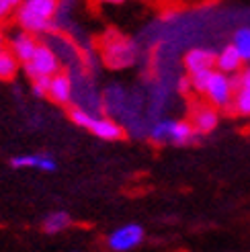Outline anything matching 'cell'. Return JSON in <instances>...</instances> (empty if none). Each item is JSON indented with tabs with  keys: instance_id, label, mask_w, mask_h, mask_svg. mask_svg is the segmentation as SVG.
Masks as SVG:
<instances>
[{
	"instance_id": "6da1fadb",
	"label": "cell",
	"mask_w": 250,
	"mask_h": 252,
	"mask_svg": "<svg viewBox=\"0 0 250 252\" xmlns=\"http://www.w3.org/2000/svg\"><path fill=\"white\" fill-rule=\"evenodd\" d=\"M199 137L189 119H160L150 127V140L158 146H187Z\"/></svg>"
},
{
	"instance_id": "7a4b0ae2",
	"label": "cell",
	"mask_w": 250,
	"mask_h": 252,
	"mask_svg": "<svg viewBox=\"0 0 250 252\" xmlns=\"http://www.w3.org/2000/svg\"><path fill=\"white\" fill-rule=\"evenodd\" d=\"M201 96H203L205 103L216 107L218 111L230 113L232 100H234V76H228V74H221V72L214 70L205 88H203Z\"/></svg>"
},
{
	"instance_id": "3957f363",
	"label": "cell",
	"mask_w": 250,
	"mask_h": 252,
	"mask_svg": "<svg viewBox=\"0 0 250 252\" xmlns=\"http://www.w3.org/2000/svg\"><path fill=\"white\" fill-rule=\"evenodd\" d=\"M25 72L29 74L31 80L54 78L56 74H60V60H58V56L47 45L39 43L33 60L29 62V64H25Z\"/></svg>"
},
{
	"instance_id": "277c9868",
	"label": "cell",
	"mask_w": 250,
	"mask_h": 252,
	"mask_svg": "<svg viewBox=\"0 0 250 252\" xmlns=\"http://www.w3.org/2000/svg\"><path fill=\"white\" fill-rule=\"evenodd\" d=\"M144 238L146 232L140 223H125L107 236V246L111 252H129L140 246Z\"/></svg>"
},
{
	"instance_id": "5b68a950",
	"label": "cell",
	"mask_w": 250,
	"mask_h": 252,
	"mask_svg": "<svg viewBox=\"0 0 250 252\" xmlns=\"http://www.w3.org/2000/svg\"><path fill=\"white\" fill-rule=\"evenodd\" d=\"M219 113L221 111L211 107L209 103H205V100H197V103L191 107L189 123L193 125L197 135H207L219 125Z\"/></svg>"
},
{
	"instance_id": "8992f818",
	"label": "cell",
	"mask_w": 250,
	"mask_h": 252,
	"mask_svg": "<svg viewBox=\"0 0 250 252\" xmlns=\"http://www.w3.org/2000/svg\"><path fill=\"white\" fill-rule=\"evenodd\" d=\"M230 115L234 117H250V66L234 76V100Z\"/></svg>"
},
{
	"instance_id": "52a82bcc",
	"label": "cell",
	"mask_w": 250,
	"mask_h": 252,
	"mask_svg": "<svg viewBox=\"0 0 250 252\" xmlns=\"http://www.w3.org/2000/svg\"><path fill=\"white\" fill-rule=\"evenodd\" d=\"M216 52H211L207 47H193L185 54V70L187 74H199V72H211L216 70Z\"/></svg>"
},
{
	"instance_id": "ba28073f",
	"label": "cell",
	"mask_w": 250,
	"mask_h": 252,
	"mask_svg": "<svg viewBox=\"0 0 250 252\" xmlns=\"http://www.w3.org/2000/svg\"><path fill=\"white\" fill-rule=\"evenodd\" d=\"M246 68L244 60L240 58V54L234 49V45H223L218 56H216V70L221 74H228V76H236L238 72H242Z\"/></svg>"
},
{
	"instance_id": "9c48e42d",
	"label": "cell",
	"mask_w": 250,
	"mask_h": 252,
	"mask_svg": "<svg viewBox=\"0 0 250 252\" xmlns=\"http://www.w3.org/2000/svg\"><path fill=\"white\" fill-rule=\"evenodd\" d=\"M72 88H74L72 86V78L68 76V74L60 72L52 78V82H49L47 96L58 105H68L72 100Z\"/></svg>"
},
{
	"instance_id": "30bf717a",
	"label": "cell",
	"mask_w": 250,
	"mask_h": 252,
	"mask_svg": "<svg viewBox=\"0 0 250 252\" xmlns=\"http://www.w3.org/2000/svg\"><path fill=\"white\" fill-rule=\"evenodd\" d=\"M37 47H39V43H37L33 39V35H29V33H19L10 39V52L15 54L17 60L23 62V64H29L33 60Z\"/></svg>"
},
{
	"instance_id": "8fae6325",
	"label": "cell",
	"mask_w": 250,
	"mask_h": 252,
	"mask_svg": "<svg viewBox=\"0 0 250 252\" xmlns=\"http://www.w3.org/2000/svg\"><path fill=\"white\" fill-rule=\"evenodd\" d=\"M15 168H39L43 172L56 170V160L47 154H21L10 160Z\"/></svg>"
},
{
	"instance_id": "7c38bea8",
	"label": "cell",
	"mask_w": 250,
	"mask_h": 252,
	"mask_svg": "<svg viewBox=\"0 0 250 252\" xmlns=\"http://www.w3.org/2000/svg\"><path fill=\"white\" fill-rule=\"evenodd\" d=\"M17 21H19L21 27L25 29V33H29V35L43 33V31H47L49 27H52V21H45L41 17H37L35 12H31L27 6H25V2L17 8Z\"/></svg>"
},
{
	"instance_id": "4fadbf2b",
	"label": "cell",
	"mask_w": 250,
	"mask_h": 252,
	"mask_svg": "<svg viewBox=\"0 0 250 252\" xmlns=\"http://www.w3.org/2000/svg\"><path fill=\"white\" fill-rule=\"evenodd\" d=\"M133 58H135V47L133 43L125 39H117L107 52V60L111 66H127L133 62Z\"/></svg>"
},
{
	"instance_id": "5bb4252c",
	"label": "cell",
	"mask_w": 250,
	"mask_h": 252,
	"mask_svg": "<svg viewBox=\"0 0 250 252\" xmlns=\"http://www.w3.org/2000/svg\"><path fill=\"white\" fill-rule=\"evenodd\" d=\"M91 133H94L96 137L107 142H113V140H121L123 137V127L119 123H115L113 119H107V117H94L93 125H91Z\"/></svg>"
},
{
	"instance_id": "9a60e30c",
	"label": "cell",
	"mask_w": 250,
	"mask_h": 252,
	"mask_svg": "<svg viewBox=\"0 0 250 252\" xmlns=\"http://www.w3.org/2000/svg\"><path fill=\"white\" fill-rule=\"evenodd\" d=\"M230 45H234V49L240 54V58L244 60V64H250V27L244 25V27H238L232 33V41Z\"/></svg>"
},
{
	"instance_id": "2e32d148",
	"label": "cell",
	"mask_w": 250,
	"mask_h": 252,
	"mask_svg": "<svg viewBox=\"0 0 250 252\" xmlns=\"http://www.w3.org/2000/svg\"><path fill=\"white\" fill-rule=\"evenodd\" d=\"M70 221L72 220L66 211H52V213H47L45 220H43V232H47V234L64 232L70 225Z\"/></svg>"
},
{
	"instance_id": "e0dca14e",
	"label": "cell",
	"mask_w": 250,
	"mask_h": 252,
	"mask_svg": "<svg viewBox=\"0 0 250 252\" xmlns=\"http://www.w3.org/2000/svg\"><path fill=\"white\" fill-rule=\"evenodd\" d=\"M19 70V60L10 49H0V80H10Z\"/></svg>"
},
{
	"instance_id": "ac0fdd59",
	"label": "cell",
	"mask_w": 250,
	"mask_h": 252,
	"mask_svg": "<svg viewBox=\"0 0 250 252\" xmlns=\"http://www.w3.org/2000/svg\"><path fill=\"white\" fill-rule=\"evenodd\" d=\"M25 6H27L31 12H35L37 17L45 19V21H52L54 15L58 12V2L56 0H27Z\"/></svg>"
},
{
	"instance_id": "d6986e66",
	"label": "cell",
	"mask_w": 250,
	"mask_h": 252,
	"mask_svg": "<svg viewBox=\"0 0 250 252\" xmlns=\"http://www.w3.org/2000/svg\"><path fill=\"white\" fill-rule=\"evenodd\" d=\"M94 117H96V115H93L91 111H86V109H82V107H74V109H70V119L76 123L78 127L91 129V125H93Z\"/></svg>"
},
{
	"instance_id": "ffe728a7",
	"label": "cell",
	"mask_w": 250,
	"mask_h": 252,
	"mask_svg": "<svg viewBox=\"0 0 250 252\" xmlns=\"http://www.w3.org/2000/svg\"><path fill=\"white\" fill-rule=\"evenodd\" d=\"M49 82H52V78H39V80H33V94H35V96H47Z\"/></svg>"
},
{
	"instance_id": "44dd1931",
	"label": "cell",
	"mask_w": 250,
	"mask_h": 252,
	"mask_svg": "<svg viewBox=\"0 0 250 252\" xmlns=\"http://www.w3.org/2000/svg\"><path fill=\"white\" fill-rule=\"evenodd\" d=\"M15 8H17L15 0H0V21H2L4 17H8Z\"/></svg>"
},
{
	"instance_id": "7402d4cb",
	"label": "cell",
	"mask_w": 250,
	"mask_h": 252,
	"mask_svg": "<svg viewBox=\"0 0 250 252\" xmlns=\"http://www.w3.org/2000/svg\"><path fill=\"white\" fill-rule=\"evenodd\" d=\"M179 91H181V93H191V91H193L189 76H185V78H181V80H179Z\"/></svg>"
},
{
	"instance_id": "603a6c76",
	"label": "cell",
	"mask_w": 250,
	"mask_h": 252,
	"mask_svg": "<svg viewBox=\"0 0 250 252\" xmlns=\"http://www.w3.org/2000/svg\"><path fill=\"white\" fill-rule=\"evenodd\" d=\"M4 47V37H2V33H0V49Z\"/></svg>"
}]
</instances>
